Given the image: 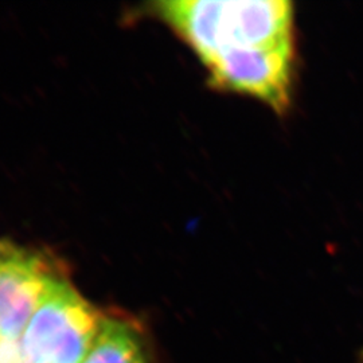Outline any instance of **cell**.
Listing matches in <instances>:
<instances>
[{
	"label": "cell",
	"instance_id": "1",
	"mask_svg": "<svg viewBox=\"0 0 363 363\" xmlns=\"http://www.w3.org/2000/svg\"><path fill=\"white\" fill-rule=\"evenodd\" d=\"M157 11L208 64L220 52L294 42V6L286 0H171Z\"/></svg>",
	"mask_w": 363,
	"mask_h": 363
},
{
	"label": "cell",
	"instance_id": "2",
	"mask_svg": "<svg viewBox=\"0 0 363 363\" xmlns=\"http://www.w3.org/2000/svg\"><path fill=\"white\" fill-rule=\"evenodd\" d=\"M103 320L88 300L55 277L21 339L27 363L84 362Z\"/></svg>",
	"mask_w": 363,
	"mask_h": 363
},
{
	"label": "cell",
	"instance_id": "3",
	"mask_svg": "<svg viewBox=\"0 0 363 363\" xmlns=\"http://www.w3.org/2000/svg\"><path fill=\"white\" fill-rule=\"evenodd\" d=\"M210 84L256 97L284 113L291 105L294 42L272 48H245L222 52L208 64Z\"/></svg>",
	"mask_w": 363,
	"mask_h": 363
},
{
	"label": "cell",
	"instance_id": "4",
	"mask_svg": "<svg viewBox=\"0 0 363 363\" xmlns=\"http://www.w3.org/2000/svg\"><path fill=\"white\" fill-rule=\"evenodd\" d=\"M57 276L46 259L22 249L0 262V342H18Z\"/></svg>",
	"mask_w": 363,
	"mask_h": 363
},
{
	"label": "cell",
	"instance_id": "5",
	"mask_svg": "<svg viewBox=\"0 0 363 363\" xmlns=\"http://www.w3.org/2000/svg\"><path fill=\"white\" fill-rule=\"evenodd\" d=\"M82 363H150L143 337L135 325L106 318Z\"/></svg>",
	"mask_w": 363,
	"mask_h": 363
},
{
	"label": "cell",
	"instance_id": "6",
	"mask_svg": "<svg viewBox=\"0 0 363 363\" xmlns=\"http://www.w3.org/2000/svg\"><path fill=\"white\" fill-rule=\"evenodd\" d=\"M13 249L15 247L13 245H9V244L0 241V262L4 259H7L13 253Z\"/></svg>",
	"mask_w": 363,
	"mask_h": 363
}]
</instances>
